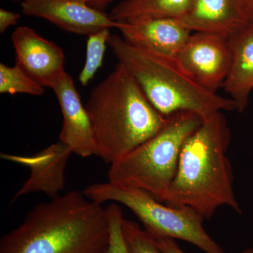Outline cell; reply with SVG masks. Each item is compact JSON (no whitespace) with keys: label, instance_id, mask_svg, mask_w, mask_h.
I'll list each match as a JSON object with an SVG mask.
<instances>
[{"label":"cell","instance_id":"cell-1","mask_svg":"<svg viewBox=\"0 0 253 253\" xmlns=\"http://www.w3.org/2000/svg\"><path fill=\"white\" fill-rule=\"evenodd\" d=\"M106 208L83 191L42 203L0 240V253H108Z\"/></svg>","mask_w":253,"mask_h":253},{"label":"cell","instance_id":"cell-2","mask_svg":"<svg viewBox=\"0 0 253 253\" xmlns=\"http://www.w3.org/2000/svg\"><path fill=\"white\" fill-rule=\"evenodd\" d=\"M230 141V129L222 112L204 120L183 145L164 203L191 208L205 219H211L224 206L241 214L226 156Z\"/></svg>","mask_w":253,"mask_h":253},{"label":"cell","instance_id":"cell-3","mask_svg":"<svg viewBox=\"0 0 253 253\" xmlns=\"http://www.w3.org/2000/svg\"><path fill=\"white\" fill-rule=\"evenodd\" d=\"M84 106L97 156L110 164L152 137L168 121L119 63L91 90Z\"/></svg>","mask_w":253,"mask_h":253},{"label":"cell","instance_id":"cell-4","mask_svg":"<svg viewBox=\"0 0 253 253\" xmlns=\"http://www.w3.org/2000/svg\"><path fill=\"white\" fill-rule=\"evenodd\" d=\"M108 44L118 63L163 116L191 112L205 120L216 113L235 110L232 100L200 85L175 58L133 45L118 35H111Z\"/></svg>","mask_w":253,"mask_h":253},{"label":"cell","instance_id":"cell-5","mask_svg":"<svg viewBox=\"0 0 253 253\" xmlns=\"http://www.w3.org/2000/svg\"><path fill=\"white\" fill-rule=\"evenodd\" d=\"M203 121L191 112L168 116L167 123L155 135L110 164L109 181L144 190L164 203L183 145Z\"/></svg>","mask_w":253,"mask_h":253},{"label":"cell","instance_id":"cell-6","mask_svg":"<svg viewBox=\"0 0 253 253\" xmlns=\"http://www.w3.org/2000/svg\"><path fill=\"white\" fill-rule=\"evenodd\" d=\"M91 201L124 205L134 213L151 236L180 239L197 246L205 253H224L206 232L204 218L189 207L165 206L144 190L108 181L83 190Z\"/></svg>","mask_w":253,"mask_h":253},{"label":"cell","instance_id":"cell-7","mask_svg":"<svg viewBox=\"0 0 253 253\" xmlns=\"http://www.w3.org/2000/svg\"><path fill=\"white\" fill-rule=\"evenodd\" d=\"M176 59L200 85L217 93L230 69L229 38L214 33H192Z\"/></svg>","mask_w":253,"mask_h":253},{"label":"cell","instance_id":"cell-8","mask_svg":"<svg viewBox=\"0 0 253 253\" xmlns=\"http://www.w3.org/2000/svg\"><path fill=\"white\" fill-rule=\"evenodd\" d=\"M87 0H23L21 9L28 16L43 18L63 31L89 36L121 23L94 9Z\"/></svg>","mask_w":253,"mask_h":253},{"label":"cell","instance_id":"cell-9","mask_svg":"<svg viewBox=\"0 0 253 253\" xmlns=\"http://www.w3.org/2000/svg\"><path fill=\"white\" fill-rule=\"evenodd\" d=\"M73 151L61 141L50 145L33 156L3 154L1 159L28 168L29 177L13 198L11 204L26 195L43 193L54 199L64 189L65 173Z\"/></svg>","mask_w":253,"mask_h":253},{"label":"cell","instance_id":"cell-10","mask_svg":"<svg viewBox=\"0 0 253 253\" xmlns=\"http://www.w3.org/2000/svg\"><path fill=\"white\" fill-rule=\"evenodd\" d=\"M16 64L44 86L51 88L64 73L65 55L54 42L28 26H20L11 35Z\"/></svg>","mask_w":253,"mask_h":253},{"label":"cell","instance_id":"cell-11","mask_svg":"<svg viewBox=\"0 0 253 253\" xmlns=\"http://www.w3.org/2000/svg\"><path fill=\"white\" fill-rule=\"evenodd\" d=\"M51 89L56 94L62 112L60 141L70 146L73 154L80 157L98 156L90 118L82 102L72 76L65 72Z\"/></svg>","mask_w":253,"mask_h":253},{"label":"cell","instance_id":"cell-12","mask_svg":"<svg viewBox=\"0 0 253 253\" xmlns=\"http://www.w3.org/2000/svg\"><path fill=\"white\" fill-rule=\"evenodd\" d=\"M120 23L118 29L129 44L175 59L192 34L177 18L144 16Z\"/></svg>","mask_w":253,"mask_h":253},{"label":"cell","instance_id":"cell-13","mask_svg":"<svg viewBox=\"0 0 253 253\" xmlns=\"http://www.w3.org/2000/svg\"><path fill=\"white\" fill-rule=\"evenodd\" d=\"M181 23L192 33H210L229 38L249 26L239 0H191Z\"/></svg>","mask_w":253,"mask_h":253},{"label":"cell","instance_id":"cell-14","mask_svg":"<svg viewBox=\"0 0 253 253\" xmlns=\"http://www.w3.org/2000/svg\"><path fill=\"white\" fill-rule=\"evenodd\" d=\"M229 43L231 66L222 86L235 104V110L243 113L253 90V26H246L230 37Z\"/></svg>","mask_w":253,"mask_h":253},{"label":"cell","instance_id":"cell-15","mask_svg":"<svg viewBox=\"0 0 253 253\" xmlns=\"http://www.w3.org/2000/svg\"><path fill=\"white\" fill-rule=\"evenodd\" d=\"M191 0H123L110 13L117 22L152 16L180 18L189 9Z\"/></svg>","mask_w":253,"mask_h":253},{"label":"cell","instance_id":"cell-16","mask_svg":"<svg viewBox=\"0 0 253 253\" xmlns=\"http://www.w3.org/2000/svg\"><path fill=\"white\" fill-rule=\"evenodd\" d=\"M45 87L31 77L18 66H8L0 63V93L43 96Z\"/></svg>","mask_w":253,"mask_h":253},{"label":"cell","instance_id":"cell-17","mask_svg":"<svg viewBox=\"0 0 253 253\" xmlns=\"http://www.w3.org/2000/svg\"><path fill=\"white\" fill-rule=\"evenodd\" d=\"M111 35L110 29L106 28L87 36L85 62L78 76L81 85L87 86L102 66Z\"/></svg>","mask_w":253,"mask_h":253},{"label":"cell","instance_id":"cell-18","mask_svg":"<svg viewBox=\"0 0 253 253\" xmlns=\"http://www.w3.org/2000/svg\"><path fill=\"white\" fill-rule=\"evenodd\" d=\"M122 231L128 253H163L149 233L142 230L135 221L123 218Z\"/></svg>","mask_w":253,"mask_h":253},{"label":"cell","instance_id":"cell-19","mask_svg":"<svg viewBox=\"0 0 253 253\" xmlns=\"http://www.w3.org/2000/svg\"><path fill=\"white\" fill-rule=\"evenodd\" d=\"M109 224L110 241L108 253H129L122 231L123 212L116 203H112L106 208Z\"/></svg>","mask_w":253,"mask_h":253},{"label":"cell","instance_id":"cell-20","mask_svg":"<svg viewBox=\"0 0 253 253\" xmlns=\"http://www.w3.org/2000/svg\"><path fill=\"white\" fill-rule=\"evenodd\" d=\"M151 237L163 253H186L179 248L173 239L154 236H151ZM241 253H253V249L246 250Z\"/></svg>","mask_w":253,"mask_h":253},{"label":"cell","instance_id":"cell-21","mask_svg":"<svg viewBox=\"0 0 253 253\" xmlns=\"http://www.w3.org/2000/svg\"><path fill=\"white\" fill-rule=\"evenodd\" d=\"M21 18V15L18 13L0 9V33L3 34L8 28L14 26Z\"/></svg>","mask_w":253,"mask_h":253},{"label":"cell","instance_id":"cell-22","mask_svg":"<svg viewBox=\"0 0 253 253\" xmlns=\"http://www.w3.org/2000/svg\"><path fill=\"white\" fill-rule=\"evenodd\" d=\"M239 3L246 22L253 26V0H239Z\"/></svg>","mask_w":253,"mask_h":253},{"label":"cell","instance_id":"cell-23","mask_svg":"<svg viewBox=\"0 0 253 253\" xmlns=\"http://www.w3.org/2000/svg\"><path fill=\"white\" fill-rule=\"evenodd\" d=\"M91 4L104 5L111 2L112 0H87Z\"/></svg>","mask_w":253,"mask_h":253}]
</instances>
